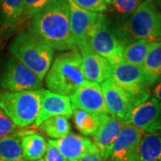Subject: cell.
<instances>
[{"mask_svg":"<svg viewBox=\"0 0 161 161\" xmlns=\"http://www.w3.org/2000/svg\"><path fill=\"white\" fill-rule=\"evenodd\" d=\"M29 31L58 51L76 48L70 29L68 0H53L30 20Z\"/></svg>","mask_w":161,"mask_h":161,"instance_id":"cell-1","label":"cell"},{"mask_svg":"<svg viewBox=\"0 0 161 161\" xmlns=\"http://www.w3.org/2000/svg\"><path fill=\"white\" fill-rule=\"evenodd\" d=\"M86 81L81 57L77 48L58 55L45 77L48 91L66 97L73 95Z\"/></svg>","mask_w":161,"mask_h":161,"instance_id":"cell-2","label":"cell"},{"mask_svg":"<svg viewBox=\"0 0 161 161\" xmlns=\"http://www.w3.org/2000/svg\"><path fill=\"white\" fill-rule=\"evenodd\" d=\"M8 50L40 80H43L54 59V48L35 37L29 30L21 31L11 40Z\"/></svg>","mask_w":161,"mask_h":161,"instance_id":"cell-3","label":"cell"},{"mask_svg":"<svg viewBox=\"0 0 161 161\" xmlns=\"http://www.w3.org/2000/svg\"><path fill=\"white\" fill-rule=\"evenodd\" d=\"M126 30L115 28L108 18L99 14L97 23L88 39V45L94 52L105 58L113 67L123 62V52L129 42Z\"/></svg>","mask_w":161,"mask_h":161,"instance_id":"cell-4","label":"cell"},{"mask_svg":"<svg viewBox=\"0 0 161 161\" xmlns=\"http://www.w3.org/2000/svg\"><path fill=\"white\" fill-rule=\"evenodd\" d=\"M41 90L0 91V108L15 126L23 128L34 124L40 113Z\"/></svg>","mask_w":161,"mask_h":161,"instance_id":"cell-5","label":"cell"},{"mask_svg":"<svg viewBox=\"0 0 161 161\" xmlns=\"http://www.w3.org/2000/svg\"><path fill=\"white\" fill-rule=\"evenodd\" d=\"M111 80L126 95L133 108L149 100L150 88L156 82L142 66L124 62L112 67Z\"/></svg>","mask_w":161,"mask_h":161,"instance_id":"cell-6","label":"cell"},{"mask_svg":"<svg viewBox=\"0 0 161 161\" xmlns=\"http://www.w3.org/2000/svg\"><path fill=\"white\" fill-rule=\"evenodd\" d=\"M127 32L135 40L161 41V12L154 0H144L131 15Z\"/></svg>","mask_w":161,"mask_h":161,"instance_id":"cell-7","label":"cell"},{"mask_svg":"<svg viewBox=\"0 0 161 161\" xmlns=\"http://www.w3.org/2000/svg\"><path fill=\"white\" fill-rule=\"evenodd\" d=\"M42 86V80L13 56L6 57L0 63V87L3 91H37Z\"/></svg>","mask_w":161,"mask_h":161,"instance_id":"cell-8","label":"cell"},{"mask_svg":"<svg viewBox=\"0 0 161 161\" xmlns=\"http://www.w3.org/2000/svg\"><path fill=\"white\" fill-rule=\"evenodd\" d=\"M143 135V131L132 124H125L112 147L108 161H139V146Z\"/></svg>","mask_w":161,"mask_h":161,"instance_id":"cell-9","label":"cell"},{"mask_svg":"<svg viewBox=\"0 0 161 161\" xmlns=\"http://www.w3.org/2000/svg\"><path fill=\"white\" fill-rule=\"evenodd\" d=\"M73 109L93 114H108L100 84L87 80L69 97Z\"/></svg>","mask_w":161,"mask_h":161,"instance_id":"cell-10","label":"cell"},{"mask_svg":"<svg viewBox=\"0 0 161 161\" xmlns=\"http://www.w3.org/2000/svg\"><path fill=\"white\" fill-rule=\"evenodd\" d=\"M100 86L108 113L118 118L124 124H129L134 108L127 98L126 95L111 78L101 83Z\"/></svg>","mask_w":161,"mask_h":161,"instance_id":"cell-11","label":"cell"},{"mask_svg":"<svg viewBox=\"0 0 161 161\" xmlns=\"http://www.w3.org/2000/svg\"><path fill=\"white\" fill-rule=\"evenodd\" d=\"M76 48L81 57L82 71L87 80L101 84L111 78L112 66L105 58L93 51L88 43Z\"/></svg>","mask_w":161,"mask_h":161,"instance_id":"cell-12","label":"cell"},{"mask_svg":"<svg viewBox=\"0 0 161 161\" xmlns=\"http://www.w3.org/2000/svg\"><path fill=\"white\" fill-rule=\"evenodd\" d=\"M131 124L144 132L161 135V102L150 98L132 109Z\"/></svg>","mask_w":161,"mask_h":161,"instance_id":"cell-13","label":"cell"},{"mask_svg":"<svg viewBox=\"0 0 161 161\" xmlns=\"http://www.w3.org/2000/svg\"><path fill=\"white\" fill-rule=\"evenodd\" d=\"M73 114L74 109L72 108L69 97L42 89L40 113L33 125L35 127H39L43 122L50 117L63 115L70 118Z\"/></svg>","mask_w":161,"mask_h":161,"instance_id":"cell-14","label":"cell"},{"mask_svg":"<svg viewBox=\"0 0 161 161\" xmlns=\"http://www.w3.org/2000/svg\"><path fill=\"white\" fill-rule=\"evenodd\" d=\"M69 1L70 29L75 47L85 44L92 28L98 21L99 14L87 11L77 6L72 0Z\"/></svg>","mask_w":161,"mask_h":161,"instance_id":"cell-15","label":"cell"},{"mask_svg":"<svg viewBox=\"0 0 161 161\" xmlns=\"http://www.w3.org/2000/svg\"><path fill=\"white\" fill-rule=\"evenodd\" d=\"M67 161H77L89 153L98 151L92 140L85 136L69 133L58 140H49Z\"/></svg>","mask_w":161,"mask_h":161,"instance_id":"cell-16","label":"cell"},{"mask_svg":"<svg viewBox=\"0 0 161 161\" xmlns=\"http://www.w3.org/2000/svg\"><path fill=\"white\" fill-rule=\"evenodd\" d=\"M125 124L113 115H108L93 136V143L98 151L108 160L112 147Z\"/></svg>","mask_w":161,"mask_h":161,"instance_id":"cell-17","label":"cell"},{"mask_svg":"<svg viewBox=\"0 0 161 161\" xmlns=\"http://www.w3.org/2000/svg\"><path fill=\"white\" fill-rule=\"evenodd\" d=\"M24 0H0V40L7 39L21 26Z\"/></svg>","mask_w":161,"mask_h":161,"instance_id":"cell-18","label":"cell"},{"mask_svg":"<svg viewBox=\"0 0 161 161\" xmlns=\"http://www.w3.org/2000/svg\"><path fill=\"white\" fill-rule=\"evenodd\" d=\"M47 142L39 133L23 132L21 137V148L24 161H34L42 159L46 152Z\"/></svg>","mask_w":161,"mask_h":161,"instance_id":"cell-19","label":"cell"},{"mask_svg":"<svg viewBox=\"0 0 161 161\" xmlns=\"http://www.w3.org/2000/svg\"><path fill=\"white\" fill-rule=\"evenodd\" d=\"M74 122L76 129L85 136H94L109 114H93L74 109Z\"/></svg>","mask_w":161,"mask_h":161,"instance_id":"cell-20","label":"cell"},{"mask_svg":"<svg viewBox=\"0 0 161 161\" xmlns=\"http://www.w3.org/2000/svg\"><path fill=\"white\" fill-rule=\"evenodd\" d=\"M152 42L146 40H135L129 42L123 52V62L142 67Z\"/></svg>","mask_w":161,"mask_h":161,"instance_id":"cell-21","label":"cell"},{"mask_svg":"<svg viewBox=\"0 0 161 161\" xmlns=\"http://www.w3.org/2000/svg\"><path fill=\"white\" fill-rule=\"evenodd\" d=\"M138 159L139 161L161 160L160 134H144L139 146Z\"/></svg>","mask_w":161,"mask_h":161,"instance_id":"cell-22","label":"cell"},{"mask_svg":"<svg viewBox=\"0 0 161 161\" xmlns=\"http://www.w3.org/2000/svg\"><path fill=\"white\" fill-rule=\"evenodd\" d=\"M23 131L0 140V161H23L21 137Z\"/></svg>","mask_w":161,"mask_h":161,"instance_id":"cell-23","label":"cell"},{"mask_svg":"<svg viewBox=\"0 0 161 161\" xmlns=\"http://www.w3.org/2000/svg\"><path fill=\"white\" fill-rule=\"evenodd\" d=\"M39 129L49 138L58 140L69 134L71 125L67 117L58 115L50 117L43 122L39 126Z\"/></svg>","mask_w":161,"mask_h":161,"instance_id":"cell-24","label":"cell"},{"mask_svg":"<svg viewBox=\"0 0 161 161\" xmlns=\"http://www.w3.org/2000/svg\"><path fill=\"white\" fill-rule=\"evenodd\" d=\"M142 68L157 81L161 76V41H153L144 60Z\"/></svg>","mask_w":161,"mask_h":161,"instance_id":"cell-25","label":"cell"},{"mask_svg":"<svg viewBox=\"0 0 161 161\" xmlns=\"http://www.w3.org/2000/svg\"><path fill=\"white\" fill-rule=\"evenodd\" d=\"M53 0H24L21 17V25L26 21L31 20L38 12L47 6Z\"/></svg>","mask_w":161,"mask_h":161,"instance_id":"cell-26","label":"cell"},{"mask_svg":"<svg viewBox=\"0 0 161 161\" xmlns=\"http://www.w3.org/2000/svg\"><path fill=\"white\" fill-rule=\"evenodd\" d=\"M143 1L144 0H113L111 6L119 14L132 15Z\"/></svg>","mask_w":161,"mask_h":161,"instance_id":"cell-27","label":"cell"},{"mask_svg":"<svg viewBox=\"0 0 161 161\" xmlns=\"http://www.w3.org/2000/svg\"><path fill=\"white\" fill-rule=\"evenodd\" d=\"M75 5L87 11L102 14L107 11L108 6L104 0H72Z\"/></svg>","mask_w":161,"mask_h":161,"instance_id":"cell-28","label":"cell"},{"mask_svg":"<svg viewBox=\"0 0 161 161\" xmlns=\"http://www.w3.org/2000/svg\"><path fill=\"white\" fill-rule=\"evenodd\" d=\"M19 130L0 108V140L16 133Z\"/></svg>","mask_w":161,"mask_h":161,"instance_id":"cell-29","label":"cell"},{"mask_svg":"<svg viewBox=\"0 0 161 161\" xmlns=\"http://www.w3.org/2000/svg\"><path fill=\"white\" fill-rule=\"evenodd\" d=\"M43 159L45 161H67L59 152L57 147L50 142L49 140L47 141L46 152L43 157Z\"/></svg>","mask_w":161,"mask_h":161,"instance_id":"cell-30","label":"cell"},{"mask_svg":"<svg viewBox=\"0 0 161 161\" xmlns=\"http://www.w3.org/2000/svg\"><path fill=\"white\" fill-rule=\"evenodd\" d=\"M77 161H108L103 156L101 155L98 151H95V152H92L89 153L86 156H84L83 158H80Z\"/></svg>","mask_w":161,"mask_h":161,"instance_id":"cell-31","label":"cell"},{"mask_svg":"<svg viewBox=\"0 0 161 161\" xmlns=\"http://www.w3.org/2000/svg\"><path fill=\"white\" fill-rule=\"evenodd\" d=\"M153 94L159 102H161V76L155 82V87L153 90Z\"/></svg>","mask_w":161,"mask_h":161,"instance_id":"cell-32","label":"cell"},{"mask_svg":"<svg viewBox=\"0 0 161 161\" xmlns=\"http://www.w3.org/2000/svg\"><path fill=\"white\" fill-rule=\"evenodd\" d=\"M104 2L106 3V5H107V6H111V4H112L113 0H104Z\"/></svg>","mask_w":161,"mask_h":161,"instance_id":"cell-33","label":"cell"},{"mask_svg":"<svg viewBox=\"0 0 161 161\" xmlns=\"http://www.w3.org/2000/svg\"><path fill=\"white\" fill-rule=\"evenodd\" d=\"M23 161H24V160H23ZM34 161H45V160H44V159L42 158V159H39V160H34Z\"/></svg>","mask_w":161,"mask_h":161,"instance_id":"cell-34","label":"cell"}]
</instances>
